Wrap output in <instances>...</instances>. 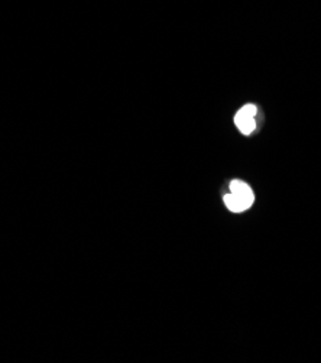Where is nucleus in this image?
<instances>
[{"mask_svg":"<svg viewBox=\"0 0 321 363\" xmlns=\"http://www.w3.org/2000/svg\"><path fill=\"white\" fill-rule=\"evenodd\" d=\"M230 193L225 196V204L232 213H242L251 208L255 196L252 189L249 187L242 179H233L229 186Z\"/></svg>","mask_w":321,"mask_h":363,"instance_id":"nucleus-1","label":"nucleus"},{"mask_svg":"<svg viewBox=\"0 0 321 363\" xmlns=\"http://www.w3.org/2000/svg\"><path fill=\"white\" fill-rule=\"evenodd\" d=\"M257 112L255 104H246L235 116V125L243 135H251L257 129Z\"/></svg>","mask_w":321,"mask_h":363,"instance_id":"nucleus-2","label":"nucleus"}]
</instances>
